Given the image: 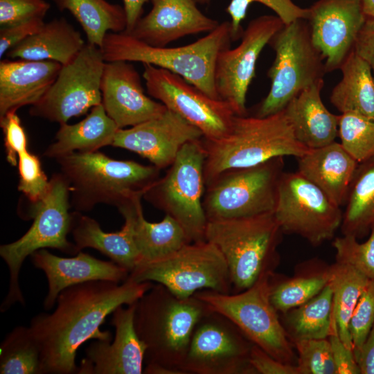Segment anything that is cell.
<instances>
[{
	"label": "cell",
	"mask_w": 374,
	"mask_h": 374,
	"mask_svg": "<svg viewBox=\"0 0 374 374\" xmlns=\"http://www.w3.org/2000/svg\"><path fill=\"white\" fill-rule=\"evenodd\" d=\"M85 45L81 34L64 18L45 23L41 30L8 51L9 59L70 62Z\"/></svg>",
	"instance_id": "28"
},
{
	"label": "cell",
	"mask_w": 374,
	"mask_h": 374,
	"mask_svg": "<svg viewBox=\"0 0 374 374\" xmlns=\"http://www.w3.org/2000/svg\"><path fill=\"white\" fill-rule=\"evenodd\" d=\"M105 63L100 48L85 44L70 62L62 66L40 100L30 106V115L62 125L101 104Z\"/></svg>",
	"instance_id": "14"
},
{
	"label": "cell",
	"mask_w": 374,
	"mask_h": 374,
	"mask_svg": "<svg viewBox=\"0 0 374 374\" xmlns=\"http://www.w3.org/2000/svg\"><path fill=\"white\" fill-rule=\"evenodd\" d=\"M338 136L343 147L359 163L374 158V117L341 114Z\"/></svg>",
	"instance_id": "38"
},
{
	"label": "cell",
	"mask_w": 374,
	"mask_h": 374,
	"mask_svg": "<svg viewBox=\"0 0 374 374\" xmlns=\"http://www.w3.org/2000/svg\"><path fill=\"white\" fill-rule=\"evenodd\" d=\"M364 12L368 18H374V0H362Z\"/></svg>",
	"instance_id": "52"
},
{
	"label": "cell",
	"mask_w": 374,
	"mask_h": 374,
	"mask_svg": "<svg viewBox=\"0 0 374 374\" xmlns=\"http://www.w3.org/2000/svg\"><path fill=\"white\" fill-rule=\"evenodd\" d=\"M230 21H225L191 44L177 47L148 44L125 32L106 34L100 47L104 60L148 64L175 73L208 96L219 98L215 69L220 53L231 43Z\"/></svg>",
	"instance_id": "5"
},
{
	"label": "cell",
	"mask_w": 374,
	"mask_h": 374,
	"mask_svg": "<svg viewBox=\"0 0 374 374\" xmlns=\"http://www.w3.org/2000/svg\"><path fill=\"white\" fill-rule=\"evenodd\" d=\"M43 19H35L0 29V58L28 37L39 32L44 25Z\"/></svg>",
	"instance_id": "46"
},
{
	"label": "cell",
	"mask_w": 374,
	"mask_h": 374,
	"mask_svg": "<svg viewBox=\"0 0 374 374\" xmlns=\"http://www.w3.org/2000/svg\"><path fill=\"white\" fill-rule=\"evenodd\" d=\"M269 44L275 58L267 72L270 89L253 114L258 117L283 110L301 91L323 80L327 73L324 59L312 42L307 19L285 24Z\"/></svg>",
	"instance_id": "8"
},
{
	"label": "cell",
	"mask_w": 374,
	"mask_h": 374,
	"mask_svg": "<svg viewBox=\"0 0 374 374\" xmlns=\"http://www.w3.org/2000/svg\"><path fill=\"white\" fill-rule=\"evenodd\" d=\"M69 184L75 211H90L99 204L118 208L144 195L160 177V169L134 161L116 160L103 153L72 152L56 159Z\"/></svg>",
	"instance_id": "4"
},
{
	"label": "cell",
	"mask_w": 374,
	"mask_h": 374,
	"mask_svg": "<svg viewBox=\"0 0 374 374\" xmlns=\"http://www.w3.org/2000/svg\"><path fill=\"white\" fill-rule=\"evenodd\" d=\"M332 247L336 262L350 265L374 280V225L365 242H359L355 236L343 235L335 238Z\"/></svg>",
	"instance_id": "40"
},
{
	"label": "cell",
	"mask_w": 374,
	"mask_h": 374,
	"mask_svg": "<svg viewBox=\"0 0 374 374\" xmlns=\"http://www.w3.org/2000/svg\"><path fill=\"white\" fill-rule=\"evenodd\" d=\"M203 137L202 132L173 111L127 129H118L112 146L134 152L160 170L169 167L182 147Z\"/></svg>",
	"instance_id": "19"
},
{
	"label": "cell",
	"mask_w": 374,
	"mask_h": 374,
	"mask_svg": "<svg viewBox=\"0 0 374 374\" xmlns=\"http://www.w3.org/2000/svg\"><path fill=\"white\" fill-rule=\"evenodd\" d=\"M100 91L101 104L120 129L159 116L167 109L145 94L140 75L130 62H105Z\"/></svg>",
	"instance_id": "21"
},
{
	"label": "cell",
	"mask_w": 374,
	"mask_h": 374,
	"mask_svg": "<svg viewBox=\"0 0 374 374\" xmlns=\"http://www.w3.org/2000/svg\"><path fill=\"white\" fill-rule=\"evenodd\" d=\"M201 141L206 153V185L225 170L279 157L299 158L311 150L298 141L284 109L265 117L235 114L224 136L215 140L202 137Z\"/></svg>",
	"instance_id": "2"
},
{
	"label": "cell",
	"mask_w": 374,
	"mask_h": 374,
	"mask_svg": "<svg viewBox=\"0 0 374 374\" xmlns=\"http://www.w3.org/2000/svg\"><path fill=\"white\" fill-rule=\"evenodd\" d=\"M283 234L274 212L208 221L206 240L215 244L226 260L231 293L244 291L274 272Z\"/></svg>",
	"instance_id": "6"
},
{
	"label": "cell",
	"mask_w": 374,
	"mask_h": 374,
	"mask_svg": "<svg viewBox=\"0 0 374 374\" xmlns=\"http://www.w3.org/2000/svg\"><path fill=\"white\" fill-rule=\"evenodd\" d=\"M283 168L279 157L220 173L206 185L202 204L208 221L274 212Z\"/></svg>",
	"instance_id": "11"
},
{
	"label": "cell",
	"mask_w": 374,
	"mask_h": 374,
	"mask_svg": "<svg viewBox=\"0 0 374 374\" xmlns=\"http://www.w3.org/2000/svg\"><path fill=\"white\" fill-rule=\"evenodd\" d=\"M272 274L264 275L240 292L202 290L194 296L229 319L249 341L267 354L283 363L297 365L290 338L270 299Z\"/></svg>",
	"instance_id": "9"
},
{
	"label": "cell",
	"mask_w": 374,
	"mask_h": 374,
	"mask_svg": "<svg viewBox=\"0 0 374 374\" xmlns=\"http://www.w3.org/2000/svg\"><path fill=\"white\" fill-rule=\"evenodd\" d=\"M327 284L326 269L280 281L276 280L273 273L270 278V299L278 312L283 314L314 297Z\"/></svg>",
	"instance_id": "37"
},
{
	"label": "cell",
	"mask_w": 374,
	"mask_h": 374,
	"mask_svg": "<svg viewBox=\"0 0 374 374\" xmlns=\"http://www.w3.org/2000/svg\"><path fill=\"white\" fill-rule=\"evenodd\" d=\"M29 257L34 267L44 271L48 281L43 304L46 310L52 309L60 293L70 286L98 280L120 283L130 274L128 270L112 260H102L82 251L75 257L63 258L42 249Z\"/></svg>",
	"instance_id": "23"
},
{
	"label": "cell",
	"mask_w": 374,
	"mask_h": 374,
	"mask_svg": "<svg viewBox=\"0 0 374 374\" xmlns=\"http://www.w3.org/2000/svg\"><path fill=\"white\" fill-rule=\"evenodd\" d=\"M205 157L201 139L187 143L165 175L152 184L143 197L177 220L191 242L206 241L208 220L202 204Z\"/></svg>",
	"instance_id": "10"
},
{
	"label": "cell",
	"mask_w": 374,
	"mask_h": 374,
	"mask_svg": "<svg viewBox=\"0 0 374 374\" xmlns=\"http://www.w3.org/2000/svg\"><path fill=\"white\" fill-rule=\"evenodd\" d=\"M0 352L1 374H42L40 347L30 327L13 328Z\"/></svg>",
	"instance_id": "36"
},
{
	"label": "cell",
	"mask_w": 374,
	"mask_h": 374,
	"mask_svg": "<svg viewBox=\"0 0 374 374\" xmlns=\"http://www.w3.org/2000/svg\"><path fill=\"white\" fill-rule=\"evenodd\" d=\"M136 303L117 308L110 323L115 328L112 340H99L85 349V357L78 367L79 374H141L146 346L134 326Z\"/></svg>",
	"instance_id": "20"
},
{
	"label": "cell",
	"mask_w": 374,
	"mask_h": 374,
	"mask_svg": "<svg viewBox=\"0 0 374 374\" xmlns=\"http://www.w3.org/2000/svg\"><path fill=\"white\" fill-rule=\"evenodd\" d=\"M152 285L127 277L120 283L91 280L63 290L52 313L37 314L30 322L40 347L42 374L78 373V348L91 339L112 340L109 331L100 329L106 317L136 303Z\"/></svg>",
	"instance_id": "1"
},
{
	"label": "cell",
	"mask_w": 374,
	"mask_h": 374,
	"mask_svg": "<svg viewBox=\"0 0 374 374\" xmlns=\"http://www.w3.org/2000/svg\"><path fill=\"white\" fill-rule=\"evenodd\" d=\"M283 325L292 342L326 339L332 332V292L328 284L306 303L283 313Z\"/></svg>",
	"instance_id": "35"
},
{
	"label": "cell",
	"mask_w": 374,
	"mask_h": 374,
	"mask_svg": "<svg viewBox=\"0 0 374 374\" xmlns=\"http://www.w3.org/2000/svg\"><path fill=\"white\" fill-rule=\"evenodd\" d=\"M274 215L283 233L314 247L332 240L343 219L341 207L297 171L282 174Z\"/></svg>",
	"instance_id": "13"
},
{
	"label": "cell",
	"mask_w": 374,
	"mask_h": 374,
	"mask_svg": "<svg viewBox=\"0 0 374 374\" xmlns=\"http://www.w3.org/2000/svg\"><path fill=\"white\" fill-rule=\"evenodd\" d=\"M332 292L333 317L344 344L353 350L348 325L354 309L370 280L353 267L335 262L326 268Z\"/></svg>",
	"instance_id": "34"
},
{
	"label": "cell",
	"mask_w": 374,
	"mask_h": 374,
	"mask_svg": "<svg viewBox=\"0 0 374 374\" xmlns=\"http://www.w3.org/2000/svg\"><path fill=\"white\" fill-rule=\"evenodd\" d=\"M284 25L276 15L258 17L244 30L238 46L226 48L218 55L215 69L217 92L236 115L247 114V93L255 77L257 60L265 46Z\"/></svg>",
	"instance_id": "17"
},
{
	"label": "cell",
	"mask_w": 374,
	"mask_h": 374,
	"mask_svg": "<svg viewBox=\"0 0 374 374\" xmlns=\"http://www.w3.org/2000/svg\"><path fill=\"white\" fill-rule=\"evenodd\" d=\"M354 51L368 62L374 76V18L367 17L356 40Z\"/></svg>",
	"instance_id": "49"
},
{
	"label": "cell",
	"mask_w": 374,
	"mask_h": 374,
	"mask_svg": "<svg viewBox=\"0 0 374 374\" xmlns=\"http://www.w3.org/2000/svg\"><path fill=\"white\" fill-rule=\"evenodd\" d=\"M374 325V280L369 281L350 319L348 329L353 350L359 349Z\"/></svg>",
	"instance_id": "43"
},
{
	"label": "cell",
	"mask_w": 374,
	"mask_h": 374,
	"mask_svg": "<svg viewBox=\"0 0 374 374\" xmlns=\"http://www.w3.org/2000/svg\"><path fill=\"white\" fill-rule=\"evenodd\" d=\"M62 66L54 61L2 59L0 116L40 100L55 82Z\"/></svg>",
	"instance_id": "25"
},
{
	"label": "cell",
	"mask_w": 374,
	"mask_h": 374,
	"mask_svg": "<svg viewBox=\"0 0 374 374\" xmlns=\"http://www.w3.org/2000/svg\"><path fill=\"white\" fill-rule=\"evenodd\" d=\"M142 198V195H138L118 208L125 222L116 232H105L96 220L80 212H73L71 233L78 251L84 248L94 249L130 273L133 271L140 261L134 239V225L136 205Z\"/></svg>",
	"instance_id": "24"
},
{
	"label": "cell",
	"mask_w": 374,
	"mask_h": 374,
	"mask_svg": "<svg viewBox=\"0 0 374 374\" xmlns=\"http://www.w3.org/2000/svg\"><path fill=\"white\" fill-rule=\"evenodd\" d=\"M196 2H200L202 3H208L209 2V0H195Z\"/></svg>",
	"instance_id": "53"
},
{
	"label": "cell",
	"mask_w": 374,
	"mask_h": 374,
	"mask_svg": "<svg viewBox=\"0 0 374 374\" xmlns=\"http://www.w3.org/2000/svg\"><path fill=\"white\" fill-rule=\"evenodd\" d=\"M152 8L126 33L153 46H167L184 37L210 33L219 22L199 10L195 0H150Z\"/></svg>",
	"instance_id": "22"
},
{
	"label": "cell",
	"mask_w": 374,
	"mask_h": 374,
	"mask_svg": "<svg viewBox=\"0 0 374 374\" xmlns=\"http://www.w3.org/2000/svg\"><path fill=\"white\" fill-rule=\"evenodd\" d=\"M249 362L256 374H301L297 365L278 361L254 344Z\"/></svg>",
	"instance_id": "47"
},
{
	"label": "cell",
	"mask_w": 374,
	"mask_h": 374,
	"mask_svg": "<svg viewBox=\"0 0 374 374\" xmlns=\"http://www.w3.org/2000/svg\"><path fill=\"white\" fill-rule=\"evenodd\" d=\"M51 5L45 0H0V26H10L44 19Z\"/></svg>",
	"instance_id": "44"
},
{
	"label": "cell",
	"mask_w": 374,
	"mask_h": 374,
	"mask_svg": "<svg viewBox=\"0 0 374 374\" xmlns=\"http://www.w3.org/2000/svg\"><path fill=\"white\" fill-rule=\"evenodd\" d=\"M17 166L19 177L18 190L30 202L42 199L49 189L50 179L43 171L38 157L26 150L18 155Z\"/></svg>",
	"instance_id": "42"
},
{
	"label": "cell",
	"mask_w": 374,
	"mask_h": 374,
	"mask_svg": "<svg viewBox=\"0 0 374 374\" xmlns=\"http://www.w3.org/2000/svg\"><path fill=\"white\" fill-rule=\"evenodd\" d=\"M147 92L186 121L198 128L208 140L224 136L235 114L231 105L215 99L181 76L152 64H143Z\"/></svg>",
	"instance_id": "16"
},
{
	"label": "cell",
	"mask_w": 374,
	"mask_h": 374,
	"mask_svg": "<svg viewBox=\"0 0 374 374\" xmlns=\"http://www.w3.org/2000/svg\"><path fill=\"white\" fill-rule=\"evenodd\" d=\"M30 204L26 213L21 215L24 220H33L29 229L18 240L0 246V256L6 263L10 275L8 292L0 308L1 312L16 303L26 305L19 277L27 257L46 248L71 255L79 253L75 244L67 239L72 226V213H69L70 188L68 181L60 172L51 177L46 195L38 202Z\"/></svg>",
	"instance_id": "7"
},
{
	"label": "cell",
	"mask_w": 374,
	"mask_h": 374,
	"mask_svg": "<svg viewBox=\"0 0 374 374\" xmlns=\"http://www.w3.org/2000/svg\"><path fill=\"white\" fill-rule=\"evenodd\" d=\"M292 343L298 353L297 366L301 374H336L328 338L302 339Z\"/></svg>",
	"instance_id": "41"
},
{
	"label": "cell",
	"mask_w": 374,
	"mask_h": 374,
	"mask_svg": "<svg viewBox=\"0 0 374 374\" xmlns=\"http://www.w3.org/2000/svg\"><path fill=\"white\" fill-rule=\"evenodd\" d=\"M323 84V79L303 89L284 109L296 139L310 149L328 145L338 136L339 115L324 105Z\"/></svg>",
	"instance_id": "27"
},
{
	"label": "cell",
	"mask_w": 374,
	"mask_h": 374,
	"mask_svg": "<svg viewBox=\"0 0 374 374\" xmlns=\"http://www.w3.org/2000/svg\"><path fill=\"white\" fill-rule=\"evenodd\" d=\"M344 206L342 234L359 239L370 233L374 225V158L358 164Z\"/></svg>",
	"instance_id": "33"
},
{
	"label": "cell",
	"mask_w": 374,
	"mask_h": 374,
	"mask_svg": "<svg viewBox=\"0 0 374 374\" xmlns=\"http://www.w3.org/2000/svg\"><path fill=\"white\" fill-rule=\"evenodd\" d=\"M298 170L339 206L345 205L359 163L341 143L311 149L298 158Z\"/></svg>",
	"instance_id": "26"
},
{
	"label": "cell",
	"mask_w": 374,
	"mask_h": 374,
	"mask_svg": "<svg viewBox=\"0 0 374 374\" xmlns=\"http://www.w3.org/2000/svg\"><path fill=\"white\" fill-rule=\"evenodd\" d=\"M361 374H374V325L362 347L353 350Z\"/></svg>",
	"instance_id": "50"
},
{
	"label": "cell",
	"mask_w": 374,
	"mask_h": 374,
	"mask_svg": "<svg viewBox=\"0 0 374 374\" xmlns=\"http://www.w3.org/2000/svg\"><path fill=\"white\" fill-rule=\"evenodd\" d=\"M211 308L199 299H182L160 283L136 302L134 326L146 346L145 365L180 372L196 324Z\"/></svg>",
	"instance_id": "3"
},
{
	"label": "cell",
	"mask_w": 374,
	"mask_h": 374,
	"mask_svg": "<svg viewBox=\"0 0 374 374\" xmlns=\"http://www.w3.org/2000/svg\"><path fill=\"white\" fill-rule=\"evenodd\" d=\"M339 69L342 75L331 91L332 105L341 114L374 117V76L368 62L353 50Z\"/></svg>",
	"instance_id": "30"
},
{
	"label": "cell",
	"mask_w": 374,
	"mask_h": 374,
	"mask_svg": "<svg viewBox=\"0 0 374 374\" xmlns=\"http://www.w3.org/2000/svg\"><path fill=\"white\" fill-rule=\"evenodd\" d=\"M0 127L3 134L6 159L11 166H16L18 155L28 150L27 136L17 110H10L0 116Z\"/></svg>",
	"instance_id": "45"
},
{
	"label": "cell",
	"mask_w": 374,
	"mask_h": 374,
	"mask_svg": "<svg viewBox=\"0 0 374 374\" xmlns=\"http://www.w3.org/2000/svg\"><path fill=\"white\" fill-rule=\"evenodd\" d=\"M328 339L332 349L336 374H361L353 350L347 347L341 339L336 323Z\"/></svg>",
	"instance_id": "48"
},
{
	"label": "cell",
	"mask_w": 374,
	"mask_h": 374,
	"mask_svg": "<svg viewBox=\"0 0 374 374\" xmlns=\"http://www.w3.org/2000/svg\"><path fill=\"white\" fill-rule=\"evenodd\" d=\"M141 199L136 205L134 225L139 265L163 258L191 242L181 224L168 215L159 222L146 220Z\"/></svg>",
	"instance_id": "31"
},
{
	"label": "cell",
	"mask_w": 374,
	"mask_h": 374,
	"mask_svg": "<svg viewBox=\"0 0 374 374\" xmlns=\"http://www.w3.org/2000/svg\"><path fill=\"white\" fill-rule=\"evenodd\" d=\"M118 129L103 105H98L82 121L73 125H60L54 141L44 155L56 159L75 152L98 151L103 147L112 145Z\"/></svg>",
	"instance_id": "29"
},
{
	"label": "cell",
	"mask_w": 374,
	"mask_h": 374,
	"mask_svg": "<svg viewBox=\"0 0 374 374\" xmlns=\"http://www.w3.org/2000/svg\"><path fill=\"white\" fill-rule=\"evenodd\" d=\"M60 11L68 10L82 26L87 43L101 47L107 33L127 28L123 6L106 0H51Z\"/></svg>",
	"instance_id": "32"
},
{
	"label": "cell",
	"mask_w": 374,
	"mask_h": 374,
	"mask_svg": "<svg viewBox=\"0 0 374 374\" xmlns=\"http://www.w3.org/2000/svg\"><path fill=\"white\" fill-rule=\"evenodd\" d=\"M150 0H123V8L127 17V28L129 33L135 26L143 13L144 5Z\"/></svg>",
	"instance_id": "51"
},
{
	"label": "cell",
	"mask_w": 374,
	"mask_h": 374,
	"mask_svg": "<svg viewBox=\"0 0 374 374\" xmlns=\"http://www.w3.org/2000/svg\"><path fill=\"white\" fill-rule=\"evenodd\" d=\"M309 10L312 40L324 59L326 72L339 69L367 19L362 0H318Z\"/></svg>",
	"instance_id": "18"
},
{
	"label": "cell",
	"mask_w": 374,
	"mask_h": 374,
	"mask_svg": "<svg viewBox=\"0 0 374 374\" xmlns=\"http://www.w3.org/2000/svg\"><path fill=\"white\" fill-rule=\"evenodd\" d=\"M128 278L136 282L160 283L182 299L202 290L232 292L226 260L208 241L192 242L163 258L139 264Z\"/></svg>",
	"instance_id": "12"
},
{
	"label": "cell",
	"mask_w": 374,
	"mask_h": 374,
	"mask_svg": "<svg viewBox=\"0 0 374 374\" xmlns=\"http://www.w3.org/2000/svg\"><path fill=\"white\" fill-rule=\"evenodd\" d=\"M253 345L229 319L211 309L196 324L180 369L184 374H256L249 362Z\"/></svg>",
	"instance_id": "15"
},
{
	"label": "cell",
	"mask_w": 374,
	"mask_h": 374,
	"mask_svg": "<svg viewBox=\"0 0 374 374\" xmlns=\"http://www.w3.org/2000/svg\"><path fill=\"white\" fill-rule=\"evenodd\" d=\"M255 2L262 3L272 10L284 24H290L299 19H308L309 17V8H301L292 0H231L226 11L231 17L232 42L241 38L244 31L242 22L246 17L249 6Z\"/></svg>",
	"instance_id": "39"
}]
</instances>
